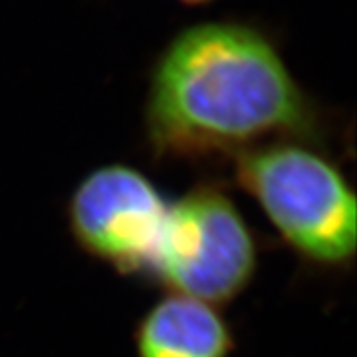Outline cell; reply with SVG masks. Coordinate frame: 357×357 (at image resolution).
Returning <instances> with one entry per match:
<instances>
[{
	"label": "cell",
	"mask_w": 357,
	"mask_h": 357,
	"mask_svg": "<svg viewBox=\"0 0 357 357\" xmlns=\"http://www.w3.org/2000/svg\"><path fill=\"white\" fill-rule=\"evenodd\" d=\"M137 357H230L235 335L219 308L168 291L133 332Z\"/></svg>",
	"instance_id": "obj_5"
},
{
	"label": "cell",
	"mask_w": 357,
	"mask_h": 357,
	"mask_svg": "<svg viewBox=\"0 0 357 357\" xmlns=\"http://www.w3.org/2000/svg\"><path fill=\"white\" fill-rule=\"evenodd\" d=\"M144 132L159 159L237 157L273 141L319 144L323 113L266 31L206 20L181 29L155 56Z\"/></svg>",
	"instance_id": "obj_1"
},
{
	"label": "cell",
	"mask_w": 357,
	"mask_h": 357,
	"mask_svg": "<svg viewBox=\"0 0 357 357\" xmlns=\"http://www.w3.org/2000/svg\"><path fill=\"white\" fill-rule=\"evenodd\" d=\"M257 263V243L234 199L208 184L168 206L151 273L172 294L219 308L250 287Z\"/></svg>",
	"instance_id": "obj_3"
},
{
	"label": "cell",
	"mask_w": 357,
	"mask_h": 357,
	"mask_svg": "<svg viewBox=\"0 0 357 357\" xmlns=\"http://www.w3.org/2000/svg\"><path fill=\"white\" fill-rule=\"evenodd\" d=\"M234 159L241 188L303 261L324 270L352 266L356 193L317 142L273 141Z\"/></svg>",
	"instance_id": "obj_2"
},
{
	"label": "cell",
	"mask_w": 357,
	"mask_h": 357,
	"mask_svg": "<svg viewBox=\"0 0 357 357\" xmlns=\"http://www.w3.org/2000/svg\"><path fill=\"white\" fill-rule=\"evenodd\" d=\"M177 2H181V4L184 6H192V8H199V6L210 4L213 0H177Z\"/></svg>",
	"instance_id": "obj_6"
},
{
	"label": "cell",
	"mask_w": 357,
	"mask_h": 357,
	"mask_svg": "<svg viewBox=\"0 0 357 357\" xmlns=\"http://www.w3.org/2000/svg\"><path fill=\"white\" fill-rule=\"evenodd\" d=\"M169 202L142 172L112 162L80 178L68 228L82 252L124 275L151 273Z\"/></svg>",
	"instance_id": "obj_4"
}]
</instances>
